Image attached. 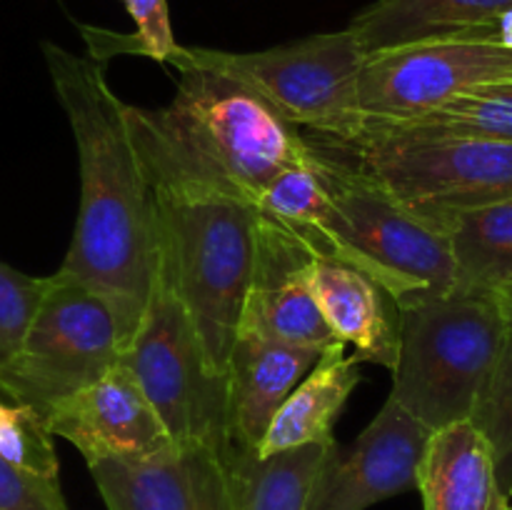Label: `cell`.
Masks as SVG:
<instances>
[{"label":"cell","instance_id":"obj_1","mask_svg":"<svg viewBox=\"0 0 512 510\" xmlns=\"http://www.w3.org/2000/svg\"><path fill=\"white\" fill-rule=\"evenodd\" d=\"M55 98L68 118L80 165V208L60 270L93 285L130 335L158 270V225L148 175L130 133L125 100L95 58L43 45Z\"/></svg>","mask_w":512,"mask_h":510},{"label":"cell","instance_id":"obj_2","mask_svg":"<svg viewBox=\"0 0 512 510\" xmlns=\"http://www.w3.org/2000/svg\"><path fill=\"white\" fill-rule=\"evenodd\" d=\"M158 225V268L188 310L215 370L228 375L258 240V205L190 160L155 120L125 103Z\"/></svg>","mask_w":512,"mask_h":510},{"label":"cell","instance_id":"obj_3","mask_svg":"<svg viewBox=\"0 0 512 510\" xmlns=\"http://www.w3.org/2000/svg\"><path fill=\"white\" fill-rule=\"evenodd\" d=\"M510 330L508 310L495 293L450 290L400 308L390 398L428 430L470 418Z\"/></svg>","mask_w":512,"mask_h":510},{"label":"cell","instance_id":"obj_4","mask_svg":"<svg viewBox=\"0 0 512 510\" xmlns=\"http://www.w3.org/2000/svg\"><path fill=\"white\" fill-rule=\"evenodd\" d=\"M178 70L175 95L153 108L155 120L190 160L250 203L310 155L308 135L243 83L198 65Z\"/></svg>","mask_w":512,"mask_h":510},{"label":"cell","instance_id":"obj_5","mask_svg":"<svg viewBox=\"0 0 512 510\" xmlns=\"http://www.w3.org/2000/svg\"><path fill=\"white\" fill-rule=\"evenodd\" d=\"M325 143L335 145L395 203L440 233L450 215L512 198V143L373 118H365L353 140Z\"/></svg>","mask_w":512,"mask_h":510},{"label":"cell","instance_id":"obj_6","mask_svg":"<svg viewBox=\"0 0 512 510\" xmlns=\"http://www.w3.org/2000/svg\"><path fill=\"white\" fill-rule=\"evenodd\" d=\"M170 63L175 68L198 65L235 78L280 118L313 138L353 140L365 123L358 103L365 55L350 28L255 53L180 48Z\"/></svg>","mask_w":512,"mask_h":510},{"label":"cell","instance_id":"obj_7","mask_svg":"<svg viewBox=\"0 0 512 510\" xmlns=\"http://www.w3.org/2000/svg\"><path fill=\"white\" fill-rule=\"evenodd\" d=\"M125 343L115 305L93 285L58 270L43 280L20 345L0 365V390L45 420L53 405L120 363Z\"/></svg>","mask_w":512,"mask_h":510},{"label":"cell","instance_id":"obj_8","mask_svg":"<svg viewBox=\"0 0 512 510\" xmlns=\"http://www.w3.org/2000/svg\"><path fill=\"white\" fill-rule=\"evenodd\" d=\"M120 363L135 375L173 443L208 445L225 460L233 455L228 375L213 368L188 310L160 268Z\"/></svg>","mask_w":512,"mask_h":510},{"label":"cell","instance_id":"obj_9","mask_svg":"<svg viewBox=\"0 0 512 510\" xmlns=\"http://www.w3.org/2000/svg\"><path fill=\"white\" fill-rule=\"evenodd\" d=\"M503 78H512V48L480 38L428 40L368 55L358 103L365 118L413 120Z\"/></svg>","mask_w":512,"mask_h":510},{"label":"cell","instance_id":"obj_10","mask_svg":"<svg viewBox=\"0 0 512 510\" xmlns=\"http://www.w3.org/2000/svg\"><path fill=\"white\" fill-rule=\"evenodd\" d=\"M430 433L388 398L350 448H330L315 475L308 510H368L415 490Z\"/></svg>","mask_w":512,"mask_h":510},{"label":"cell","instance_id":"obj_11","mask_svg":"<svg viewBox=\"0 0 512 510\" xmlns=\"http://www.w3.org/2000/svg\"><path fill=\"white\" fill-rule=\"evenodd\" d=\"M108 510H233L228 460L208 445L173 443L138 460H93Z\"/></svg>","mask_w":512,"mask_h":510},{"label":"cell","instance_id":"obj_12","mask_svg":"<svg viewBox=\"0 0 512 510\" xmlns=\"http://www.w3.org/2000/svg\"><path fill=\"white\" fill-rule=\"evenodd\" d=\"M45 423L53 438L75 445L85 463L148 458L173 445L135 375L123 363H115L98 380L53 405Z\"/></svg>","mask_w":512,"mask_h":510},{"label":"cell","instance_id":"obj_13","mask_svg":"<svg viewBox=\"0 0 512 510\" xmlns=\"http://www.w3.org/2000/svg\"><path fill=\"white\" fill-rule=\"evenodd\" d=\"M240 328L315 350L335 343L310 285V250L265 215L258 220L255 263Z\"/></svg>","mask_w":512,"mask_h":510},{"label":"cell","instance_id":"obj_14","mask_svg":"<svg viewBox=\"0 0 512 510\" xmlns=\"http://www.w3.org/2000/svg\"><path fill=\"white\" fill-rule=\"evenodd\" d=\"M323 350L283 343L255 330H238L228 363V415L233 453L258 448L275 410L305 378Z\"/></svg>","mask_w":512,"mask_h":510},{"label":"cell","instance_id":"obj_15","mask_svg":"<svg viewBox=\"0 0 512 510\" xmlns=\"http://www.w3.org/2000/svg\"><path fill=\"white\" fill-rule=\"evenodd\" d=\"M310 285L335 340L353 345L360 363L393 370L398 358L400 310L388 290L343 260L313 253Z\"/></svg>","mask_w":512,"mask_h":510},{"label":"cell","instance_id":"obj_16","mask_svg":"<svg viewBox=\"0 0 512 510\" xmlns=\"http://www.w3.org/2000/svg\"><path fill=\"white\" fill-rule=\"evenodd\" d=\"M508 10L512 0H375L348 28L368 58L428 40H493L495 20Z\"/></svg>","mask_w":512,"mask_h":510},{"label":"cell","instance_id":"obj_17","mask_svg":"<svg viewBox=\"0 0 512 510\" xmlns=\"http://www.w3.org/2000/svg\"><path fill=\"white\" fill-rule=\"evenodd\" d=\"M425 510H508L493 448L470 418L433 430L418 468Z\"/></svg>","mask_w":512,"mask_h":510},{"label":"cell","instance_id":"obj_18","mask_svg":"<svg viewBox=\"0 0 512 510\" xmlns=\"http://www.w3.org/2000/svg\"><path fill=\"white\" fill-rule=\"evenodd\" d=\"M345 348L348 345L335 340L320 353L313 368L275 410L253 450L255 455L268 458L303 445L333 443L335 420L360 383V360L345 353Z\"/></svg>","mask_w":512,"mask_h":510},{"label":"cell","instance_id":"obj_19","mask_svg":"<svg viewBox=\"0 0 512 510\" xmlns=\"http://www.w3.org/2000/svg\"><path fill=\"white\" fill-rule=\"evenodd\" d=\"M455 260V290L505 295L512 288V198L450 215L443 223Z\"/></svg>","mask_w":512,"mask_h":510},{"label":"cell","instance_id":"obj_20","mask_svg":"<svg viewBox=\"0 0 512 510\" xmlns=\"http://www.w3.org/2000/svg\"><path fill=\"white\" fill-rule=\"evenodd\" d=\"M335 445H303L260 458L235 450L228 458L233 510H308L310 490L320 465Z\"/></svg>","mask_w":512,"mask_h":510},{"label":"cell","instance_id":"obj_21","mask_svg":"<svg viewBox=\"0 0 512 510\" xmlns=\"http://www.w3.org/2000/svg\"><path fill=\"white\" fill-rule=\"evenodd\" d=\"M385 123L512 143V78L478 85L420 118L385 120Z\"/></svg>","mask_w":512,"mask_h":510},{"label":"cell","instance_id":"obj_22","mask_svg":"<svg viewBox=\"0 0 512 510\" xmlns=\"http://www.w3.org/2000/svg\"><path fill=\"white\" fill-rule=\"evenodd\" d=\"M0 458L25 473L58 480V455L48 423L30 405L0 390Z\"/></svg>","mask_w":512,"mask_h":510},{"label":"cell","instance_id":"obj_23","mask_svg":"<svg viewBox=\"0 0 512 510\" xmlns=\"http://www.w3.org/2000/svg\"><path fill=\"white\" fill-rule=\"evenodd\" d=\"M470 420L493 448L500 488L512 500V330Z\"/></svg>","mask_w":512,"mask_h":510},{"label":"cell","instance_id":"obj_24","mask_svg":"<svg viewBox=\"0 0 512 510\" xmlns=\"http://www.w3.org/2000/svg\"><path fill=\"white\" fill-rule=\"evenodd\" d=\"M43 280L20 273L0 260V365L20 345L30 315L43 293Z\"/></svg>","mask_w":512,"mask_h":510},{"label":"cell","instance_id":"obj_25","mask_svg":"<svg viewBox=\"0 0 512 510\" xmlns=\"http://www.w3.org/2000/svg\"><path fill=\"white\" fill-rule=\"evenodd\" d=\"M0 510H68L60 480L40 478L0 458Z\"/></svg>","mask_w":512,"mask_h":510},{"label":"cell","instance_id":"obj_26","mask_svg":"<svg viewBox=\"0 0 512 510\" xmlns=\"http://www.w3.org/2000/svg\"><path fill=\"white\" fill-rule=\"evenodd\" d=\"M123 5L138 28L135 50L158 63H170L180 45L175 43L173 25H170L168 0H123Z\"/></svg>","mask_w":512,"mask_h":510},{"label":"cell","instance_id":"obj_27","mask_svg":"<svg viewBox=\"0 0 512 510\" xmlns=\"http://www.w3.org/2000/svg\"><path fill=\"white\" fill-rule=\"evenodd\" d=\"M493 40L495 43L505 45V48H512V10L500 15L493 25Z\"/></svg>","mask_w":512,"mask_h":510},{"label":"cell","instance_id":"obj_28","mask_svg":"<svg viewBox=\"0 0 512 510\" xmlns=\"http://www.w3.org/2000/svg\"><path fill=\"white\" fill-rule=\"evenodd\" d=\"M500 298H503V303H505V310H508V318H510V328H512V288L508 290V293L505 295H500Z\"/></svg>","mask_w":512,"mask_h":510},{"label":"cell","instance_id":"obj_29","mask_svg":"<svg viewBox=\"0 0 512 510\" xmlns=\"http://www.w3.org/2000/svg\"><path fill=\"white\" fill-rule=\"evenodd\" d=\"M508 510H512V500H510V508Z\"/></svg>","mask_w":512,"mask_h":510}]
</instances>
